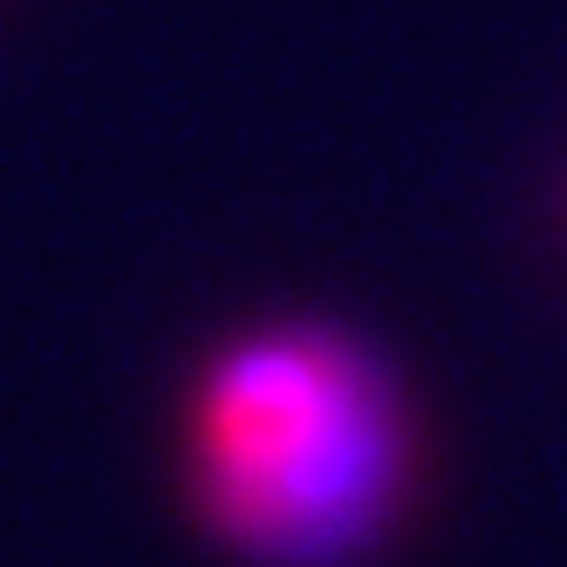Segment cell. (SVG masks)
Returning a JSON list of instances; mask_svg holds the SVG:
<instances>
[{"label": "cell", "mask_w": 567, "mask_h": 567, "mask_svg": "<svg viewBox=\"0 0 567 567\" xmlns=\"http://www.w3.org/2000/svg\"><path fill=\"white\" fill-rule=\"evenodd\" d=\"M185 444L213 534L295 567L370 547L411 478L390 377L329 329L233 342L192 396Z\"/></svg>", "instance_id": "6da1fadb"}]
</instances>
